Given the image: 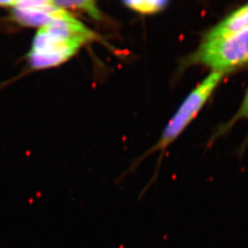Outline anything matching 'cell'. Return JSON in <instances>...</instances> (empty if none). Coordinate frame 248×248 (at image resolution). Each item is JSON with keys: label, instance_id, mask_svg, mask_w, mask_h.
I'll list each match as a JSON object with an SVG mask.
<instances>
[{"label": "cell", "instance_id": "4", "mask_svg": "<svg viewBox=\"0 0 248 248\" xmlns=\"http://www.w3.org/2000/svg\"><path fill=\"white\" fill-rule=\"evenodd\" d=\"M12 14L24 26H45L69 14L55 1H12Z\"/></svg>", "mask_w": 248, "mask_h": 248}, {"label": "cell", "instance_id": "7", "mask_svg": "<svg viewBox=\"0 0 248 248\" xmlns=\"http://www.w3.org/2000/svg\"><path fill=\"white\" fill-rule=\"evenodd\" d=\"M55 2H56V4L63 9L71 8V9L80 10L86 12L95 19L101 18V12L93 1H55Z\"/></svg>", "mask_w": 248, "mask_h": 248}, {"label": "cell", "instance_id": "6", "mask_svg": "<svg viewBox=\"0 0 248 248\" xmlns=\"http://www.w3.org/2000/svg\"><path fill=\"white\" fill-rule=\"evenodd\" d=\"M169 2L162 0H140V1H124L125 7L139 14L152 15L162 12Z\"/></svg>", "mask_w": 248, "mask_h": 248}, {"label": "cell", "instance_id": "2", "mask_svg": "<svg viewBox=\"0 0 248 248\" xmlns=\"http://www.w3.org/2000/svg\"><path fill=\"white\" fill-rule=\"evenodd\" d=\"M187 63L205 66L222 74L248 63V29L220 40L202 41Z\"/></svg>", "mask_w": 248, "mask_h": 248}, {"label": "cell", "instance_id": "3", "mask_svg": "<svg viewBox=\"0 0 248 248\" xmlns=\"http://www.w3.org/2000/svg\"><path fill=\"white\" fill-rule=\"evenodd\" d=\"M223 76L224 74L222 73L211 72L195 89H193L166 124L158 142L150 152L165 151L169 145L180 136L210 99L222 80Z\"/></svg>", "mask_w": 248, "mask_h": 248}, {"label": "cell", "instance_id": "1", "mask_svg": "<svg viewBox=\"0 0 248 248\" xmlns=\"http://www.w3.org/2000/svg\"><path fill=\"white\" fill-rule=\"evenodd\" d=\"M96 35L70 14L39 28L29 52L34 69L52 68L68 61Z\"/></svg>", "mask_w": 248, "mask_h": 248}, {"label": "cell", "instance_id": "5", "mask_svg": "<svg viewBox=\"0 0 248 248\" xmlns=\"http://www.w3.org/2000/svg\"><path fill=\"white\" fill-rule=\"evenodd\" d=\"M248 29V3L232 12L204 35L202 41L220 40Z\"/></svg>", "mask_w": 248, "mask_h": 248}, {"label": "cell", "instance_id": "8", "mask_svg": "<svg viewBox=\"0 0 248 248\" xmlns=\"http://www.w3.org/2000/svg\"><path fill=\"white\" fill-rule=\"evenodd\" d=\"M242 119L248 121V89L244 96V101L242 102L241 106L239 107V110L236 112V114L234 115L232 121L227 124V129H229L232 124Z\"/></svg>", "mask_w": 248, "mask_h": 248}]
</instances>
